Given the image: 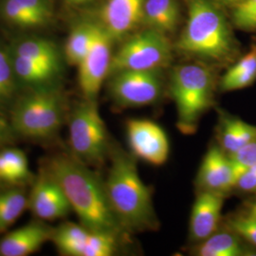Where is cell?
Wrapping results in <instances>:
<instances>
[{"mask_svg": "<svg viewBox=\"0 0 256 256\" xmlns=\"http://www.w3.org/2000/svg\"><path fill=\"white\" fill-rule=\"evenodd\" d=\"M45 170L61 186L82 226L118 238L124 232L111 208L104 182L88 165L72 155H58L46 162Z\"/></svg>", "mask_w": 256, "mask_h": 256, "instance_id": "cell-1", "label": "cell"}, {"mask_svg": "<svg viewBox=\"0 0 256 256\" xmlns=\"http://www.w3.org/2000/svg\"><path fill=\"white\" fill-rule=\"evenodd\" d=\"M111 164L104 182L111 208L124 230L144 232L158 228L152 194L142 180L134 156L111 148Z\"/></svg>", "mask_w": 256, "mask_h": 256, "instance_id": "cell-2", "label": "cell"}, {"mask_svg": "<svg viewBox=\"0 0 256 256\" xmlns=\"http://www.w3.org/2000/svg\"><path fill=\"white\" fill-rule=\"evenodd\" d=\"M176 46L185 54L218 62L230 60L238 52L225 16L207 0H190L187 24Z\"/></svg>", "mask_w": 256, "mask_h": 256, "instance_id": "cell-3", "label": "cell"}, {"mask_svg": "<svg viewBox=\"0 0 256 256\" xmlns=\"http://www.w3.org/2000/svg\"><path fill=\"white\" fill-rule=\"evenodd\" d=\"M171 94L178 113L176 126L183 134L191 135L214 104L212 74L202 64H182L172 74Z\"/></svg>", "mask_w": 256, "mask_h": 256, "instance_id": "cell-4", "label": "cell"}, {"mask_svg": "<svg viewBox=\"0 0 256 256\" xmlns=\"http://www.w3.org/2000/svg\"><path fill=\"white\" fill-rule=\"evenodd\" d=\"M64 116V98L54 86L32 90L19 99L12 108L10 122L16 135L45 140L58 134Z\"/></svg>", "mask_w": 256, "mask_h": 256, "instance_id": "cell-5", "label": "cell"}, {"mask_svg": "<svg viewBox=\"0 0 256 256\" xmlns=\"http://www.w3.org/2000/svg\"><path fill=\"white\" fill-rule=\"evenodd\" d=\"M70 144L72 156L86 165H99L110 154L106 124L97 101L86 100L74 108L70 117Z\"/></svg>", "mask_w": 256, "mask_h": 256, "instance_id": "cell-6", "label": "cell"}, {"mask_svg": "<svg viewBox=\"0 0 256 256\" xmlns=\"http://www.w3.org/2000/svg\"><path fill=\"white\" fill-rule=\"evenodd\" d=\"M172 48L165 34L149 28L131 37L112 56L110 74L124 70H160L169 64Z\"/></svg>", "mask_w": 256, "mask_h": 256, "instance_id": "cell-7", "label": "cell"}, {"mask_svg": "<svg viewBox=\"0 0 256 256\" xmlns=\"http://www.w3.org/2000/svg\"><path fill=\"white\" fill-rule=\"evenodd\" d=\"M110 94L120 108H140L155 102L162 94L160 70H124L113 74Z\"/></svg>", "mask_w": 256, "mask_h": 256, "instance_id": "cell-8", "label": "cell"}, {"mask_svg": "<svg viewBox=\"0 0 256 256\" xmlns=\"http://www.w3.org/2000/svg\"><path fill=\"white\" fill-rule=\"evenodd\" d=\"M112 38L104 26L94 25L92 46L79 66V86L86 100L97 101L102 82L110 74Z\"/></svg>", "mask_w": 256, "mask_h": 256, "instance_id": "cell-9", "label": "cell"}, {"mask_svg": "<svg viewBox=\"0 0 256 256\" xmlns=\"http://www.w3.org/2000/svg\"><path fill=\"white\" fill-rule=\"evenodd\" d=\"M126 132L134 155L156 166L166 162L170 146L164 130L158 124L148 120H130Z\"/></svg>", "mask_w": 256, "mask_h": 256, "instance_id": "cell-10", "label": "cell"}, {"mask_svg": "<svg viewBox=\"0 0 256 256\" xmlns=\"http://www.w3.org/2000/svg\"><path fill=\"white\" fill-rule=\"evenodd\" d=\"M28 208L43 221L62 218L72 210L63 189L46 170L34 182L28 196Z\"/></svg>", "mask_w": 256, "mask_h": 256, "instance_id": "cell-11", "label": "cell"}, {"mask_svg": "<svg viewBox=\"0 0 256 256\" xmlns=\"http://www.w3.org/2000/svg\"><path fill=\"white\" fill-rule=\"evenodd\" d=\"M196 184L200 191L224 194L234 188L236 176L234 167L227 155L220 146H212L202 160Z\"/></svg>", "mask_w": 256, "mask_h": 256, "instance_id": "cell-12", "label": "cell"}, {"mask_svg": "<svg viewBox=\"0 0 256 256\" xmlns=\"http://www.w3.org/2000/svg\"><path fill=\"white\" fill-rule=\"evenodd\" d=\"M224 196L218 192L200 191L190 218V238L192 241L202 242L218 232Z\"/></svg>", "mask_w": 256, "mask_h": 256, "instance_id": "cell-13", "label": "cell"}, {"mask_svg": "<svg viewBox=\"0 0 256 256\" xmlns=\"http://www.w3.org/2000/svg\"><path fill=\"white\" fill-rule=\"evenodd\" d=\"M146 0H108L102 12L104 28L112 39L126 36L144 18Z\"/></svg>", "mask_w": 256, "mask_h": 256, "instance_id": "cell-14", "label": "cell"}, {"mask_svg": "<svg viewBox=\"0 0 256 256\" xmlns=\"http://www.w3.org/2000/svg\"><path fill=\"white\" fill-rule=\"evenodd\" d=\"M54 228L42 222H32L14 230L0 240V256H26L36 252L50 240Z\"/></svg>", "mask_w": 256, "mask_h": 256, "instance_id": "cell-15", "label": "cell"}, {"mask_svg": "<svg viewBox=\"0 0 256 256\" xmlns=\"http://www.w3.org/2000/svg\"><path fill=\"white\" fill-rule=\"evenodd\" d=\"M12 54L27 57L60 75L62 72L61 55L54 42L43 38L22 39L10 50Z\"/></svg>", "mask_w": 256, "mask_h": 256, "instance_id": "cell-16", "label": "cell"}, {"mask_svg": "<svg viewBox=\"0 0 256 256\" xmlns=\"http://www.w3.org/2000/svg\"><path fill=\"white\" fill-rule=\"evenodd\" d=\"M256 138V126L229 115H221L220 146L230 156Z\"/></svg>", "mask_w": 256, "mask_h": 256, "instance_id": "cell-17", "label": "cell"}, {"mask_svg": "<svg viewBox=\"0 0 256 256\" xmlns=\"http://www.w3.org/2000/svg\"><path fill=\"white\" fill-rule=\"evenodd\" d=\"M14 70L18 82L27 84L32 90L55 86L60 75L27 57L10 52Z\"/></svg>", "mask_w": 256, "mask_h": 256, "instance_id": "cell-18", "label": "cell"}, {"mask_svg": "<svg viewBox=\"0 0 256 256\" xmlns=\"http://www.w3.org/2000/svg\"><path fill=\"white\" fill-rule=\"evenodd\" d=\"M200 256H250L240 236L232 230L230 232H216L210 238L203 240L194 250Z\"/></svg>", "mask_w": 256, "mask_h": 256, "instance_id": "cell-19", "label": "cell"}, {"mask_svg": "<svg viewBox=\"0 0 256 256\" xmlns=\"http://www.w3.org/2000/svg\"><path fill=\"white\" fill-rule=\"evenodd\" d=\"M90 232L81 223L68 222L54 229L50 240L61 254L84 256Z\"/></svg>", "mask_w": 256, "mask_h": 256, "instance_id": "cell-20", "label": "cell"}, {"mask_svg": "<svg viewBox=\"0 0 256 256\" xmlns=\"http://www.w3.org/2000/svg\"><path fill=\"white\" fill-rule=\"evenodd\" d=\"M256 80V45L232 66L220 81L222 92H234L252 86Z\"/></svg>", "mask_w": 256, "mask_h": 256, "instance_id": "cell-21", "label": "cell"}, {"mask_svg": "<svg viewBox=\"0 0 256 256\" xmlns=\"http://www.w3.org/2000/svg\"><path fill=\"white\" fill-rule=\"evenodd\" d=\"M144 16L152 28L170 32L178 24L180 9L176 0H146Z\"/></svg>", "mask_w": 256, "mask_h": 256, "instance_id": "cell-22", "label": "cell"}, {"mask_svg": "<svg viewBox=\"0 0 256 256\" xmlns=\"http://www.w3.org/2000/svg\"><path fill=\"white\" fill-rule=\"evenodd\" d=\"M34 178L25 153L16 148L0 151V180L12 184H23Z\"/></svg>", "mask_w": 256, "mask_h": 256, "instance_id": "cell-23", "label": "cell"}, {"mask_svg": "<svg viewBox=\"0 0 256 256\" xmlns=\"http://www.w3.org/2000/svg\"><path fill=\"white\" fill-rule=\"evenodd\" d=\"M28 207V198L20 189L0 194V232H5L18 220Z\"/></svg>", "mask_w": 256, "mask_h": 256, "instance_id": "cell-24", "label": "cell"}, {"mask_svg": "<svg viewBox=\"0 0 256 256\" xmlns=\"http://www.w3.org/2000/svg\"><path fill=\"white\" fill-rule=\"evenodd\" d=\"M94 24H82L74 28L68 38L64 56L68 64L79 66L92 46Z\"/></svg>", "mask_w": 256, "mask_h": 256, "instance_id": "cell-25", "label": "cell"}, {"mask_svg": "<svg viewBox=\"0 0 256 256\" xmlns=\"http://www.w3.org/2000/svg\"><path fill=\"white\" fill-rule=\"evenodd\" d=\"M18 82L10 54L0 46V106L12 101L18 90Z\"/></svg>", "mask_w": 256, "mask_h": 256, "instance_id": "cell-26", "label": "cell"}, {"mask_svg": "<svg viewBox=\"0 0 256 256\" xmlns=\"http://www.w3.org/2000/svg\"><path fill=\"white\" fill-rule=\"evenodd\" d=\"M118 236L102 232H90L84 256H110L116 252Z\"/></svg>", "mask_w": 256, "mask_h": 256, "instance_id": "cell-27", "label": "cell"}, {"mask_svg": "<svg viewBox=\"0 0 256 256\" xmlns=\"http://www.w3.org/2000/svg\"><path fill=\"white\" fill-rule=\"evenodd\" d=\"M234 25L243 30H256V0H243L234 5L232 12Z\"/></svg>", "mask_w": 256, "mask_h": 256, "instance_id": "cell-28", "label": "cell"}, {"mask_svg": "<svg viewBox=\"0 0 256 256\" xmlns=\"http://www.w3.org/2000/svg\"><path fill=\"white\" fill-rule=\"evenodd\" d=\"M229 158L234 167L236 182L238 176L245 170L256 164V138L238 149L236 152L229 156Z\"/></svg>", "mask_w": 256, "mask_h": 256, "instance_id": "cell-29", "label": "cell"}, {"mask_svg": "<svg viewBox=\"0 0 256 256\" xmlns=\"http://www.w3.org/2000/svg\"><path fill=\"white\" fill-rule=\"evenodd\" d=\"M34 19L36 27L43 26L52 16L50 0H16Z\"/></svg>", "mask_w": 256, "mask_h": 256, "instance_id": "cell-30", "label": "cell"}, {"mask_svg": "<svg viewBox=\"0 0 256 256\" xmlns=\"http://www.w3.org/2000/svg\"><path fill=\"white\" fill-rule=\"evenodd\" d=\"M2 14L10 23L22 28L36 27L34 21L18 2L5 0L2 6Z\"/></svg>", "mask_w": 256, "mask_h": 256, "instance_id": "cell-31", "label": "cell"}, {"mask_svg": "<svg viewBox=\"0 0 256 256\" xmlns=\"http://www.w3.org/2000/svg\"><path fill=\"white\" fill-rule=\"evenodd\" d=\"M230 230L238 234V236L248 243L256 247V220L248 214L238 216L228 221Z\"/></svg>", "mask_w": 256, "mask_h": 256, "instance_id": "cell-32", "label": "cell"}, {"mask_svg": "<svg viewBox=\"0 0 256 256\" xmlns=\"http://www.w3.org/2000/svg\"><path fill=\"white\" fill-rule=\"evenodd\" d=\"M234 188L244 192L256 191V164L248 168L240 174L236 182Z\"/></svg>", "mask_w": 256, "mask_h": 256, "instance_id": "cell-33", "label": "cell"}, {"mask_svg": "<svg viewBox=\"0 0 256 256\" xmlns=\"http://www.w3.org/2000/svg\"><path fill=\"white\" fill-rule=\"evenodd\" d=\"M16 136V133L14 130L10 122L0 115V148L12 144Z\"/></svg>", "mask_w": 256, "mask_h": 256, "instance_id": "cell-34", "label": "cell"}, {"mask_svg": "<svg viewBox=\"0 0 256 256\" xmlns=\"http://www.w3.org/2000/svg\"><path fill=\"white\" fill-rule=\"evenodd\" d=\"M248 214L252 218L256 220V198L254 202H250L248 207Z\"/></svg>", "mask_w": 256, "mask_h": 256, "instance_id": "cell-35", "label": "cell"}, {"mask_svg": "<svg viewBox=\"0 0 256 256\" xmlns=\"http://www.w3.org/2000/svg\"><path fill=\"white\" fill-rule=\"evenodd\" d=\"M93 0H66L68 3L72 4V5H81V4H86L88 2H92Z\"/></svg>", "mask_w": 256, "mask_h": 256, "instance_id": "cell-36", "label": "cell"}, {"mask_svg": "<svg viewBox=\"0 0 256 256\" xmlns=\"http://www.w3.org/2000/svg\"><path fill=\"white\" fill-rule=\"evenodd\" d=\"M218 1L224 2V3H228V4H232V5L234 6V5H236L238 3H240V2H241V1H243V0H218Z\"/></svg>", "mask_w": 256, "mask_h": 256, "instance_id": "cell-37", "label": "cell"}]
</instances>
